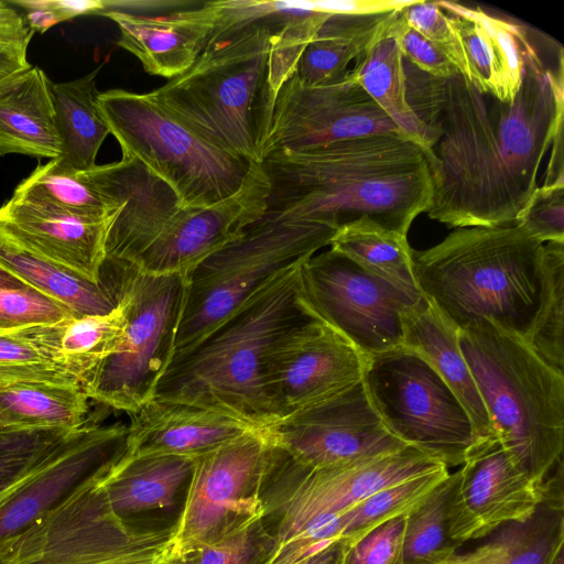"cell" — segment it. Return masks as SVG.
<instances>
[{
    "label": "cell",
    "instance_id": "7402d4cb",
    "mask_svg": "<svg viewBox=\"0 0 564 564\" xmlns=\"http://www.w3.org/2000/svg\"><path fill=\"white\" fill-rule=\"evenodd\" d=\"M194 459L174 455L131 456L128 451L101 481L111 510L123 522L144 529L177 525Z\"/></svg>",
    "mask_w": 564,
    "mask_h": 564
},
{
    "label": "cell",
    "instance_id": "f1b7e54d",
    "mask_svg": "<svg viewBox=\"0 0 564 564\" xmlns=\"http://www.w3.org/2000/svg\"><path fill=\"white\" fill-rule=\"evenodd\" d=\"M56 159L61 142L52 82L37 66L0 85V155Z\"/></svg>",
    "mask_w": 564,
    "mask_h": 564
},
{
    "label": "cell",
    "instance_id": "d6986e66",
    "mask_svg": "<svg viewBox=\"0 0 564 564\" xmlns=\"http://www.w3.org/2000/svg\"><path fill=\"white\" fill-rule=\"evenodd\" d=\"M269 193L261 163L252 162L235 194L206 207L181 208L130 267L148 275H187L265 214Z\"/></svg>",
    "mask_w": 564,
    "mask_h": 564
},
{
    "label": "cell",
    "instance_id": "8992f818",
    "mask_svg": "<svg viewBox=\"0 0 564 564\" xmlns=\"http://www.w3.org/2000/svg\"><path fill=\"white\" fill-rule=\"evenodd\" d=\"M459 346L495 437L541 487L563 458L564 373L486 318L459 330Z\"/></svg>",
    "mask_w": 564,
    "mask_h": 564
},
{
    "label": "cell",
    "instance_id": "836d02e7",
    "mask_svg": "<svg viewBox=\"0 0 564 564\" xmlns=\"http://www.w3.org/2000/svg\"><path fill=\"white\" fill-rule=\"evenodd\" d=\"M80 384L23 382L0 388V433L73 431L89 419Z\"/></svg>",
    "mask_w": 564,
    "mask_h": 564
},
{
    "label": "cell",
    "instance_id": "ab89813d",
    "mask_svg": "<svg viewBox=\"0 0 564 564\" xmlns=\"http://www.w3.org/2000/svg\"><path fill=\"white\" fill-rule=\"evenodd\" d=\"M544 276L542 304L528 345L549 366L563 372L564 242L544 245Z\"/></svg>",
    "mask_w": 564,
    "mask_h": 564
},
{
    "label": "cell",
    "instance_id": "cb8c5ba5",
    "mask_svg": "<svg viewBox=\"0 0 564 564\" xmlns=\"http://www.w3.org/2000/svg\"><path fill=\"white\" fill-rule=\"evenodd\" d=\"M436 2L462 41L469 82L501 102L512 101L522 84L531 28L495 17L479 7Z\"/></svg>",
    "mask_w": 564,
    "mask_h": 564
},
{
    "label": "cell",
    "instance_id": "f5cc1de1",
    "mask_svg": "<svg viewBox=\"0 0 564 564\" xmlns=\"http://www.w3.org/2000/svg\"><path fill=\"white\" fill-rule=\"evenodd\" d=\"M29 289V286L14 274L0 265V291Z\"/></svg>",
    "mask_w": 564,
    "mask_h": 564
},
{
    "label": "cell",
    "instance_id": "74e56055",
    "mask_svg": "<svg viewBox=\"0 0 564 564\" xmlns=\"http://www.w3.org/2000/svg\"><path fill=\"white\" fill-rule=\"evenodd\" d=\"M12 198L86 219L102 220L113 214L77 173L61 170L53 159L24 178L15 187Z\"/></svg>",
    "mask_w": 564,
    "mask_h": 564
},
{
    "label": "cell",
    "instance_id": "7c38bea8",
    "mask_svg": "<svg viewBox=\"0 0 564 564\" xmlns=\"http://www.w3.org/2000/svg\"><path fill=\"white\" fill-rule=\"evenodd\" d=\"M272 443L265 427L194 459L170 555L216 543L263 517Z\"/></svg>",
    "mask_w": 564,
    "mask_h": 564
},
{
    "label": "cell",
    "instance_id": "ee69618b",
    "mask_svg": "<svg viewBox=\"0 0 564 564\" xmlns=\"http://www.w3.org/2000/svg\"><path fill=\"white\" fill-rule=\"evenodd\" d=\"M405 22L432 42L469 80V67L462 41L436 1H412L402 8Z\"/></svg>",
    "mask_w": 564,
    "mask_h": 564
},
{
    "label": "cell",
    "instance_id": "f907efd6",
    "mask_svg": "<svg viewBox=\"0 0 564 564\" xmlns=\"http://www.w3.org/2000/svg\"><path fill=\"white\" fill-rule=\"evenodd\" d=\"M29 26L37 33H44L59 22L82 14H99L104 9L101 0H14Z\"/></svg>",
    "mask_w": 564,
    "mask_h": 564
},
{
    "label": "cell",
    "instance_id": "d590c367",
    "mask_svg": "<svg viewBox=\"0 0 564 564\" xmlns=\"http://www.w3.org/2000/svg\"><path fill=\"white\" fill-rule=\"evenodd\" d=\"M329 246L405 294L424 299L414 276L413 250L406 236L361 217L339 228Z\"/></svg>",
    "mask_w": 564,
    "mask_h": 564
},
{
    "label": "cell",
    "instance_id": "b9f144b4",
    "mask_svg": "<svg viewBox=\"0 0 564 564\" xmlns=\"http://www.w3.org/2000/svg\"><path fill=\"white\" fill-rule=\"evenodd\" d=\"M23 382L80 384L52 362L35 341L31 327L0 332V388Z\"/></svg>",
    "mask_w": 564,
    "mask_h": 564
},
{
    "label": "cell",
    "instance_id": "603a6c76",
    "mask_svg": "<svg viewBox=\"0 0 564 564\" xmlns=\"http://www.w3.org/2000/svg\"><path fill=\"white\" fill-rule=\"evenodd\" d=\"M113 214L102 220L42 209L14 198L0 205V232L23 248L99 284Z\"/></svg>",
    "mask_w": 564,
    "mask_h": 564
},
{
    "label": "cell",
    "instance_id": "5b68a950",
    "mask_svg": "<svg viewBox=\"0 0 564 564\" xmlns=\"http://www.w3.org/2000/svg\"><path fill=\"white\" fill-rule=\"evenodd\" d=\"M416 284L459 330L489 319L527 344L544 292V243L518 225L457 228L412 252Z\"/></svg>",
    "mask_w": 564,
    "mask_h": 564
},
{
    "label": "cell",
    "instance_id": "3957f363",
    "mask_svg": "<svg viewBox=\"0 0 564 564\" xmlns=\"http://www.w3.org/2000/svg\"><path fill=\"white\" fill-rule=\"evenodd\" d=\"M261 165L265 214L332 232L361 217L406 236L429 209L433 184L423 150L398 134H373L306 151H278Z\"/></svg>",
    "mask_w": 564,
    "mask_h": 564
},
{
    "label": "cell",
    "instance_id": "7bdbcfd3",
    "mask_svg": "<svg viewBox=\"0 0 564 564\" xmlns=\"http://www.w3.org/2000/svg\"><path fill=\"white\" fill-rule=\"evenodd\" d=\"M73 431L0 433V501Z\"/></svg>",
    "mask_w": 564,
    "mask_h": 564
},
{
    "label": "cell",
    "instance_id": "9c48e42d",
    "mask_svg": "<svg viewBox=\"0 0 564 564\" xmlns=\"http://www.w3.org/2000/svg\"><path fill=\"white\" fill-rule=\"evenodd\" d=\"M318 225L264 214L186 275L174 352L189 346L281 271L329 246Z\"/></svg>",
    "mask_w": 564,
    "mask_h": 564
},
{
    "label": "cell",
    "instance_id": "c3c4849f",
    "mask_svg": "<svg viewBox=\"0 0 564 564\" xmlns=\"http://www.w3.org/2000/svg\"><path fill=\"white\" fill-rule=\"evenodd\" d=\"M33 34L23 13L9 1H0V85L32 66L28 47Z\"/></svg>",
    "mask_w": 564,
    "mask_h": 564
},
{
    "label": "cell",
    "instance_id": "277c9868",
    "mask_svg": "<svg viewBox=\"0 0 564 564\" xmlns=\"http://www.w3.org/2000/svg\"><path fill=\"white\" fill-rule=\"evenodd\" d=\"M306 259L274 275L200 338L174 352L153 399L220 411L258 427L276 423L265 389V360L282 333L317 315L303 282Z\"/></svg>",
    "mask_w": 564,
    "mask_h": 564
},
{
    "label": "cell",
    "instance_id": "d6a6232c",
    "mask_svg": "<svg viewBox=\"0 0 564 564\" xmlns=\"http://www.w3.org/2000/svg\"><path fill=\"white\" fill-rule=\"evenodd\" d=\"M0 265L29 288L65 306L74 317L104 315L117 303L101 283H93L0 232Z\"/></svg>",
    "mask_w": 564,
    "mask_h": 564
},
{
    "label": "cell",
    "instance_id": "4fadbf2b",
    "mask_svg": "<svg viewBox=\"0 0 564 564\" xmlns=\"http://www.w3.org/2000/svg\"><path fill=\"white\" fill-rule=\"evenodd\" d=\"M272 445L265 486L284 492L272 530L279 546L317 519L340 514L384 487L445 466L405 446L390 454L312 470Z\"/></svg>",
    "mask_w": 564,
    "mask_h": 564
},
{
    "label": "cell",
    "instance_id": "4dcf8cb0",
    "mask_svg": "<svg viewBox=\"0 0 564 564\" xmlns=\"http://www.w3.org/2000/svg\"><path fill=\"white\" fill-rule=\"evenodd\" d=\"M104 315L73 317L56 324L31 327L32 335L53 364L79 380L115 354L127 326L122 302Z\"/></svg>",
    "mask_w": 564,
    "mask_h": 564
},
{
    "label": "cell",
    "instance_id": "30bf717a",
    "mask_svg": "<svg viewBox=\"0 0 564 564\" xmlns=\"http://www.w3.org/2000/svg\"><path fill=\"white\" fill-rule=\"evenodd\" d=\"M115 465L1 542L0 564H166L177 525L144 529L118 518L101 485Z\"/></svg>",
    "mask_w": 564,
    "mask_h": 564
},
{
    "label": "cell",
    "instance_id": "ffe728a7",
    "mask_svg": "<svg viewBox=\"0 0 564 564\" xmlns=\"http://www.w3.org/2000/svg\"><path fill=\"white\" fill-rule=\"evenodd\" d=\"M536 486L496 438L477 443L457 471L448 509L449 534L458 544L491 534L528 517L538 506Z\"/></svg>",
    "mask_w": 564,
    "mask_h": 564
},
{
    "label": "cell",
    "instance_id": "f546056e",
    "mask_svg": "<svg viewBox=\"0 0 564 564\" xmlns=\"http://www.w3.org/2000/svg\"><path fill=\"white\" fill-rule=\"evenodd\" d=\"M395 11H391L380 23L366 48L355 59L351 73L401 133L426 154L436 134L417 118L408 102L403 56L391 30Z\"/></svg>",
    "mask_w": 564,
    "mask_h": 564
},
{
    "label": "cell",
    "instance_id": "8d00e7d4",
    "mask_svg": "<svg viewBox=\"0 0 564 564\" xmlns=\"http://www.w3.org/2000/svg\"><path fill=\"white\" fill-rule=\"evenodd\" d=\"M457 471L448 474L405 514L403 564H441L460 546L449 534L448 509Z\"/></svg>",
    "mask_w": 564,
    "mask_h": 564
},
{
    "label": "cell",
    "instance_id": "83f0119b",
    "mask_svg": "<svg viewBox=\"0 0 564 564\" xmlns=\"http://www.w3.org/2000/svg\"><path fill=\"white\" fill-rule=\"evenodd\" d=\"M403 347L423 358L452 389L470 417L477 443L494 438L486 406L459 346V329L427 302L403 316Z\"/></svg>",
    "mask_w": 564,
    "mask_h": 564
},
{
    "label": "cell",
    "instance_id": "d4e9b609",
    "mask_svg": "<svg viewBox=\"0 0 564 564\" xmlns=\"http://www.w3.org/2000/svg\"><path fill=\"white\" fill-rule=\"evenodd\" d=\"M120 32L117 44L134 55L153 76L171 79L187 70L205 50L214 31L215 1L165 14L105 11Z\"/></svg>",
    "mask_w": 564,
    "mask_h": 564
},
{
    "label": "cell",
    "instance_id": "7a4b0ae2",
    "mask_svg": "<svg viewBox=\"0 0 564 564\" xmlns=\"http://www.w3.org/2000/svg\"><path fill=\"white\" fill-rule=\"evenodd\" d=\"M210 39L183 74L150 97L208 143L261 163L279 89L273 55L307 10L294 1H215Z\"/></svg>",
    "mask_w": 564,
    "mask_h": 564
},
{
    "label": "cell",
    "instance_id": "44dd1931",
    "mask_svg": "<svg viewBox=\"0 0 564 564\" xmlns=\"http://www.w3.org/2000/svg\"><path fill=\"white\" fill-rule=\"evenodd\" d=\"M77 175L113 213L105 260L133 265L182 208L173 189L132 156Z\"/></svg>",
    "mask_w": 564,
    "mask_h": 564
},
{
    "label": "cell",
    "instance_id": "8fae6325",
    "mask_svg": "<svg viewBox=\"0 0 564 564\" xmlns=\"http://www.w3.org/2000/svg\"><path fill=\"white\" fill-rule=\"evenodd\" d=\"M362 383L384 427L447 468L463 465L477 443L465 408L417 354L399 347L367 357Z\"/></svg>",
    "mask_w": 564,
    "mask_h": 564
},
{
    "label": "cell",
    "instance_id": "681fc988",
    "mask_svg": "<svg viewBox=\"0 0 564 564\" xmlns=\"http://www.w3.org/2000/svg\"><path fill=\"white\" fill-rule=\"evenodd\" d=\"M401 10L394 12L391 30L403 58L435 77L447 78L458 73L432 42L405 22Z\"/></svg>",
    "mask_w": 564,
    "mask_h": 564
},
{
    "label": "cell",
    "instance_id": "60d3db41",
    "mask_svg": "<svg viewBox=\"0 0 564 564\" xmlns=\"http://www.w3.org/2000/svg\"><path fill=\"white\" fill-rule=\"evenodd\" d=\"M278 549L275 534L260 517L216 543L169 555L166 564H271Z\"/></svg>",
    "mask_w": 564,
    "mask_h": 564
},
{
    "label": "cell",
    "instance_id": "f6af8a7d",
    "mask_svg": "<svg viewBox=\"0 0 564 564\" xmlns=\"http://www.w3.org/2000/svg\"><path fill=\"white\" fill-rule=\"evenodd\" d=\"M73 317L65 306L34 289L0 291V332L51 325Z\"/></svg>",
    "mask_w": 564,
    "mask_h": 564
},
{
    "label": "cell",
    "instance_id": "7dc6e473",
    "mask_svg": "<svg viewBox=\"0 0 564 564\" xmlns=\"http://www.w3.org/2000/svg\"><path fill=\"white\" fill-rule=\"evenodd\" d=\"M404 523L399 516L347 544L341 564H403Z\"/></svg>",
    "mask_w": 564,
    "mask_h": 564
},
{
    "label": "cell",
    "instance_id": "f35d334b",
    "mask_svg": "<svg viewBox=\"0 0 564 564\" xmlns=\"http://www.w3.org/2000/svg\"><path fill=\"white\" fill-rule=\"evenodd\" d=\"M448 468L435 470L384 487L347 511L341 520L340 540L347 544L358 540L377 525L406 514L448 476Z\"/></svg>",
    "mask_w": 564,
    "mask_h": 564
},
{
    "label": "cell",
    "instance_id": "4316f807",
    "mask_svg": "<svg viewBox=\"0 0 564 564\" xmlns=\"http://www.w3.org/2000/svg\"><path fill=\"white\" fill-rule=\"evenodd\" d=\"M477 549L449 557L447 564H552L564 550L563 458L542 485L535 509L508 522Z\"/></svg>",
    "mask_w": 564,
    "mask_h": 564
},
{
    "label": "cell",
    "instance_id": "1f68e13d",
    "mask_svg": "<svg viewBox=\"0 0 564 564\" xmlns=\"http://www.w3.org/2000/svg\"><path fill=\"white\" fill-rule=\"evenodd\" d=\"M100 68L75 80L52 83L61 142V153L53 160L61 170L79 173L95 167L98 151L110 133L97 104Z\"/></svg>",
    "mask_w": 564,
    "mask_h": 564
},
{
    "label": "cell",
    "instance_id": "db71d44e",
    "mask_svg": "<svg viewBox=\"0 0 564 564\" xmlns=\"http://www.w3.org/2000/svg\"><path fill=\"white\" fill-rule=\"evenodd\" d=\"M552 564H564V550H562Z\"/></svg>",
    "mask_w": 564,
    "mask_h": 564
},
{
    "label": "cell",
    "instance_id": "bcb514c9",
    "mask_svg": "<svg viewBox=\"0 0 564 564\" xmlns=\"http://www.w3.org/2000/svg\"><path fill=\"white\" fill-rule=\"evenodd\" d=\"M540 242H564V183L538 186L514 223Z\"/></svg>",
    "mask_w": 564,
    "mask_h": 564
},
{
    "label": "cell",
    "instance_id": "484cf974",
    "mask_svg": "<svg viewBox=\"0 0 564 564\" xmlns=\"http://www.w3.org/2000/svg\"><path fill=\"white\" fill-rule=\"evenodd\" d=\"M130 417L131 456L196 458L258 429L220 411L154 399Z\"/></svg>",
    "mask_w": 564,
    "mask_h": 564
},
{
    "label": "cell",
    "instance_id": "e575fe53",
    "mask_svg": "<svg viewBox=\"0 0 564 564\" xmlns=\"http://www.w3.org/2000/svg\"><path fill=\"white\" fill-rule=\"evenodd\" d=\"M390 12L332 14L305 46L293 76L304 86L341 80Z\"/></svg>",
    "mask_w": 564,
    "mask_h": 564
},
{
    "label": "cell",
    "instance_id": "52a82bcc",
    "mask_svg": "<svg viewBox=\"0 0 564 564\" xmlns=\"http://www.w3.org/2000/svg\"><path fill=\"white\" fill-rule=\"evenodd\" d=\"M100 281L123 303L127 326L118 350L83 381L89 399L111 409L139 411L153 400L173 354L186 295V275H148L105 260Z\"/></svg>",
    "mask_w": 564,
    "mask_h": 564
},
{
    "label": "cell",
    "instance_id": "ba28073f",
    "mask_svg": "<svg viewBox=\"0 0 564 564\" xmlns=\"http://www.w3.org/2000/svg\"><path fill=\"white\" fill-rule=\"evenodd\" d=\"M97 104L122 156H132L165 182L182 208L213 205L235 194L252 162L204 140L149 94L99 93Z\"/></svg>",
    "mask_w": 564,
    "mask_h": 564
},
{
    "label": "cell",
    "instance_id": "6da1fadb",
    "mask_svg": "<svg viewBox=\"0 0 564 564\" xmlns=\"http://www.w3.org/2000/svg\"><path fill=\"white\" fill-rule=\"evenodd\" d=\"M514 99L485 94L459 73L442 78L404 63L406 98L436 134L425 154L433 184L430 218L451 228L513 224L538 187V172L563 128V47L531 30Z\"/></svg>",
    "mask_w": 564,
    "mask_h": 564
},
{
    "label": "cell",
    "instance_id": "5bb4252c",
    "mask_svg": "<svg viewBox=\"0 0 564 564\" xmlns=\"http://www.w3.org/2000/svg\"><path fill=\"white\" fill-rule=\"evenodd\" d=\"M305 292L316 314L367 357L403 346V316L416 300L329 249L302 263Z\"/></svg>",
    "mask_w": 564,
    "mask_h": 564
},
{
    "label": "cell",
    "instance_id": "816d5d0a",
    "mask_svg": "<svg viewBox=\"0 0 564 564\" xmlns=\"http://www.w3.org/2000/svg\"><path fill=\"white\" fill-rule=\"evenodd\" d=\"M347 543L337 540L294 564H341Z\"/></svg>",
    "mask_w": 564,
    "mask_h": 564
},
{
    "label": "cell",
    "instance_id": "e0dca14e",
    "mask_svg": "<svg viewBox=\"0 0 564 564\" xmlns=\"http://www.w3.org/2000/svg\"><path fill=\"white\" fill-rule=\"evenodd\" d=\"M271 442L308 469H322L404 448L383 425L362 381L267 426Z\"/></svg>",
    "mask_w": 564,
    "mask_h": 564
},
{
    "label": "cell",
    "instance_id": "9a60e30c",
    "mask_svg": "<svg viewBox=\"0 0 564 564\" xmlns=\"http://www.w3.org/2000/svg\"><path fill=\"white\" fill-rule=\"evenodd\" d=\"M367 356L318 315L280 335L264 367L276 422L362 381Z\"/></svg>",
    "mask_w": 564,
    "mask_h": 564
},
{
    "label": "cell",
    "instance_id": "2e32d148",
    "mask_svg": "<svg viewBox=\"0 0 564 564\" xmlns=\"http://www.w3.org/2000/svg\"><path fill=\"white\" fill-rule=\"evenodd\" d=\"M373 134L403 135L351 70L322 86H304L292 76L278 93L263 159L278 151L313 150Z\"/></svg>",
    "mask_w": 564,
    "mask_h": 564
},
{
    "label": "cell",
    "instance_id": "ac0fdd59",
    "mask_svg": "<svg viewBox=\"0 0 564 564\" xmlns=\"http://www.w3.org/2000/svg\"><path fill=\"white\" fill-rule=\"evenodd\" d=\"M128 451L127 424L88 420L74 430L0 501V543L24 531Z\"/></svg>",
    "mask_w": 564,
    "mask_h": 564
}]
</instances>
